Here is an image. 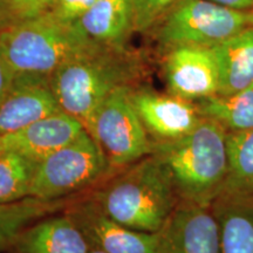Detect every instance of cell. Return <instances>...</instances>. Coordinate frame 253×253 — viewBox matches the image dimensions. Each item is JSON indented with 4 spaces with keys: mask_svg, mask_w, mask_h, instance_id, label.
Wrapping results in <instances>:
<instances>
[{
    "mask_svg": "<svg viewBox=\"0 0 253 253\" xmlns=\"http://www.w3.org/2000/svg\"><path fill=\"white\" fill-rule=\"evenodd\" d=\"M97 45L77 21L52 13L15 21L0 33V53L14 75L49 78L68 60Z\"/></svg>",
    "mask_w": 253,
    "mask_h": 253,
    "instance_id": "cell-4",
    "label": "cell"
},
{
    "mask_svg": "<svg viewBox=\"0 0 253 253\" xmlns=\"http://www.w3.org/2000/svg\"><path fill=\"white\" fill-rule=\"evenodd\" d=\"M14 73L12 71L8 63L6 62L4 56L0 53V102L4 99L5 95L11 88L14 81Z\"/></svg>",
    "mask_w": 253,
    "mask_h": 253,
    "instance_id": "cell-25",
    "label": "cell"
},
{
    "mask_svg": "<svg viewBox=\"0 0 253 253\" xmlns=\"http://www.w3.org/2000/svg\"><path fill=\"white\" fill-rule=\"evenodd\" d=\"M63 211L80 227L90 248L106 253H163V230L144 232L121 225L88 195L74 197Z\"/></svg>",
    "mask_w": 253,
    "mask_h": 253,
    "instance_id": "cell-8",
    "label": "cell"
},
{
    "mask_svg": "<svg viewBox=\"0 0 253 253\" xmlns=\"http://www.w3.org/2000/svg\"><path fill=\"white\" fill-rule=\"evenodd\" d=\"M58 110L48 77L15 75L0 102V136L13 134Z\"/></svg>",
    "mask_w": 253,
    "mask_h": 253,
    "instance_id": "cell-12",
    "label": "cell"
},
{
    "mask_svg": "<svg viewBox=\"0 0 253 253\" xmlns=\"http://www.w3.org/2000/svg\"><path fill=\"white\" fill-rule=\"evenodd\" d=\"M90 249L77 223L60 211L25 227L5 253H88Z\"/></svg>",
    "mask_w": 253,
    "mask_h": 253,
    "instance_id": "cell-13",
    "label": "cell"
},
{
    "mask_svg": "<svg viewBox=\"0 0 253 253\" xmlns=\"http://www.w3.org/2000/svg\"><path fill=\"white\" fill-rule=\"evenodd\" d=\"M162 230L163 253H220L219 226L211 208L179 201Z\"/></svg>",
    "mask_w": 253,
    "mask_h": 253,
    "instance_id": "cell-11",
    "label": "cell"
},
{
    "mask_svg": "<svg viewBox=\"0 0 253 253\" xmlns=\"http://www.w3.org/2000/svg\"><path fill=\"white\" fill-rule=\"evenodd\" d=\"M99 0H58L50 12L65 21H77Z\"/></svg>",
    "mask_w": 253,
    "mask_h": 253,
    "instance_id": "cell-24",
    "label": "cell"
},
{
    "mask_svg": "<svg viewBox=\"0 0 253 253\" xmlns=\"http://www.w3.org/2000/svg\"><path fill=\"white\" fill-rule=\"evenodd\" d=\"M210 1L240 11H250L253 8V0H210Z\"/></svg>",
    "mask_w": 253,
    "mask_h": 253,
    "instance_id": "cell-27",
    "label": "cell"
},
{
    "mask_svg": "<svg viewBox=\"0 0 253 253\" xmlns=\"http://www.w3.org/2000/svg\"><path fill=\"white\" fill-rule=\"evenodd\" d=\"M84 130V126L79 120L60 109L4 137L7 150L18 151L39 162L71 143Z\"/></svg>",
    "mask_w": 253,
    "mask_h": 253,
    "instance_id": "cell-14",
    "label": "cell"
},
{
    "mask_svg": "<svg viewBox=\"0 0 253 253\" xmlns=\"http://www.w3.org/2000/svg\"><path fill=\"white\" fill-rule=\"evenodd\" d=\"M168 90L198 102L218 94L219 73L213 48L178 46L168 49L163 63Z\"/></svg>",
    "mask_w": 253,
    "mask_h": 253,
    "instance_id": "cell-9",
    "label": "cell"
},
{
    "mask_svg": "<svg viewBox=\"0 0 253 253\" xmlns=\"http://www.w3.org/2000/svg\"><path fill=\"white\" fill-rule=\"evenodd\" d=\"M37 163L14 150H6L0 155V204L31 197Z\"/></svg>",
    "mask_w": 253,
    "mask_h": 253,
    "instance_id": "cell-21",
    "label": "cell"
},
{
    "mask_svg": "<svg viewBox=\"0 0 253 253\" xmlns=\"http://www.w3.org/2000/svg\"><path fill=\"white\" fill-rule=\"evenodd\" d=\"M67 204V199L42 201L34 197L0 204V253H5L11 248L25 227L40 218L63 211Z\"/></svg>",
    "mask_w": 253,
    "mask_h": 253,
    "instance_id": "cell-18",
    "label": "cell"
},
{
    "mask_svg": "<svg viewBox=\"0 0 253 253\" xmlns=\"http://www.w3.org/2000/svg\"><path fill=\"white\" fill-rule=\"evenodd\" d=\"M169 172L179 201L211 208L224 191L229 157L227 131L202 116L191 131L171 141L151 142V153Z\"/></svg>",
    "mask_w": 253,
    "mask_h": 253,
    "instance_id": "cell-1",
    "label": "cell"
},
{
    "mask_svg": "<svg viewBox=\"0 0 253 253\" xmlns=\"http://www.w3.org/2000/svg\"><path fill=\"white\" fill-rule=\"evenodd\" d=\"M211 210L219 226L220 253H253V196L223 192Z\"/></svg>",
    "mask_w": 253,
    "mask_h": 253,
    "instance_id": "cell-15",
    "label": "cell"
},
{
    "mask_svg": "<svg viewBox=\"0 0 253 253\" xmlns=\"http://www.w3.org/2000/svg\"><path fill=\"white\" fill-rule=\"evenodd\" d=\"M15 21L17 20H15L8 0H0V33Z\"/></svg>",
    "mask_w": 253,
    "mask_h": 253,
    "instance_id": "cell-26",
    "label": "cell"
},
{
    "mask_svg": "<svg viewBox=\"0 0 253 253\" xmlns=\"http://www.w3.org/2000/svg\"><path fill=\"white\" fill-rule=\"evenodd\" d=\"M114 171L100 147L86 129L54 153L39 161L31 186V197L60 201L96 188Z\"/></svg>",
    "mask_w": 253,
    "mask_h": 253,
    "instance_id": "cell-5",
    "label": "cell"
},
{
    "mask_svg": "<svg viewBox=\"0 0 253 253\" xmlns=\"http://www.w3.org/2000/svg\"><path fill=\"white\" fill-rule=\"evenodd\" d=\"M141 65L125 47L97 45L68 60L49 77L60 109L79 120L84 129L101 104L121 87H131Z\"/></svg>",
    "mask_w": 253,
    "mask_h": 253,
    "instance_id": "cell-3",
    "label": "cell"
},
{
    "mask_svg": "<svg viewBox=\"0 0 253 253\" xmlns=\"http://www.w3.org/2000/svg\"><path fill=\"white\" fill-rule=\"evenodd\" d=\"M130 97L151 142L183 137L198 125L202 115L196 102L148 88H131Z\"/></svg>",
    "mask_w": 253,
    "mask_h": 253,
    "instance_id": "cell-10",
    "label": "cell"
},
{
    "mask_svg": "<svg viewBox=\"0 0 253 253\" xmlns=\"http://www.w3.org/2000/svg\"><path fill=\"white\" fill-rule=\"evenodd\" d=\"M121 225L158 232L179 203L167 168L153 154L113 173L87 194Z\"/></svg>",
    "mask_w": 253,
    "mask_h": 253,
    "instance_id": "cell-2",
    "label": "cell"
},
{
    "mask_svg": "<svg viewBox=\"0 0 253 253\" xmlns=\"http://www.w3.org/2000/svg\"><path fill=\"white\" fill-rule=\"evenodd\" d=\"M77 24L95 42L121 48L135 30L134 0H99Z\"/></svg>",
    "mask_w": 253,
    "mask_h": 253,
    "instance_id": "cell-16",
    "label": "cell"
},
{
    "mask_svg": "<svg viewBox=\"0 0 253 253\" xmlns=\"http://www.w3.org/2000/svg\"><path fill=\"white\" fill-rule=\"evenodd\" d=\"M58 0H8L15 20H27L50 13Z\"/></svg>",
    "mask_w": 253,
    "mask_h": 253,
    "instance_id": "cell-23",
    "label": "cell"
},
{
    "mask_svg": "<svg viewBox=\"0 0 253 253\" xmlns=\"http://www.w3.org/2000/svg\"><path fill=\"white\" fill-rule=\"evenodd\" d=\"M196 104L202 116L213 119L227 132L253 128V84L233 94H217Z\"/></svg>",
    "mask_w": 253,
    "mask_h": 253,
    "instance_id": "cell-19",
    "label": "cell"
},
{
    "mask_svg": "<svg viewBox=\"0 0 253 253\" xmlns=\"http://www.w3.org/2000/svg\"><path fill=\"white\" fill-rule=\"evenodd\" d=\"M131 88L121 87L113 91L87 129L114 171L151 153V140L131 101Z\"/></svg>",
    "mask_w": 253,
    "mask_h": 253,
    "instance_id": "cell-7",
    "label": "cell"
},
{
    "mask_svg": "<svg viewBox=\"0 0 253 253\" xmlns=\"http://www.w3.org/2000/svg\"><path fill=\"white\" fill-rule=\"evenodd\" d=\"M6 150H7V147H6L5 137L4 136H0V155H1Z\"/></svg>",
    "mask_w": 253,
    "mask_h": 253,
    "instance_id": "cell-28",
    "label": "cell"
},
{
    "mask_svg": "<svg viewBox=\"0 0 253 253\" xmlns=\"http://www.w3.org/2000/svg\"><path fill=\"white\" fill-rule=\"evenodd\" d=\"M253 27V11H240L210 0H182L167 13L158 40L167 49L212 47Z\"/></svg>",
    "mask_w": 253,
    "mask_h": 253,
    "instance_id": "cell-6",
    "label": "cell"
},
{
    "mask_svg": "<svg viewBox=\"0 0 253 253\" xmlns=\"http://www.w3.org/2000/svg\"><path fill=\"white\" fill-rule=\"evenodd\" d=\"M182 0H134L135 30L144 31Z\"/></svg>",
    "mask_w": 253,
    "mask_h": 253,
    "instance_id": "cell-22",
    "label": "cell"
},
{
    "mask_svg": "<svg viewBox=\"0 0 253 253\" xmlns=\"http://www.w3.org/2000/svg\"><path fill=\"white\" fill-rule=\"evenodd\" d=\"M88 253H106V252L101 251V250H99V249H95V248H91V249H90V251H89V252H88Z\"/></svg>",
    "mask_w": 253,
    "mask_h": 253,
    "instance_id": "cell-29",
    "label": "cell"
},
{
    "mask_svg": "<svg viewBox=\"0 0 253 253\" xmlns=\"http://www.w3.org/2000/svg\"><path fill=\"white\" fill-rule=\"evenodd\" d=\"M227 157L229 171L223 192L253 196V128L227 132Z\"/></svg>",
    "mask_w": 253,
    "mask_h": 253,
    "instance_id": "cell-20",
    "label": "cell"
},
{
    "mask_svg": "<svg viewBox=\"0 0 253 253\" xmlns=\"http://www.w3.org/2000/svg\"><path fill=\"white\" fill-rule=\"evenodd\" d=\"M219 73V95H230L253 84V27L212 47Z\"/></svg>",
    "mask_w": 253,
    "mask_h": 253,
    "instance_id": "cell-17",
    "label": "cell"
}]
</instances>
